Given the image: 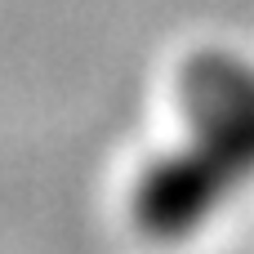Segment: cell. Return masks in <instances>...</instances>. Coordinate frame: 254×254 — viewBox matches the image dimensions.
I'll list each match as a JSON object with an SVG mask.
<instances>
[{
    "instance_id": "cell-1",
    "label": "cell",
    "mask_w": 254,
    "mask_h": 254,
    "mask_svg": "<svg viewBox=\"0 0 254 254\" xmlns=\"http://www.w3.org/2000/svg\"><path fill=\"white\" fill-rule=\"evenodd\" d=\"M183 143L152 152L129 183V223L156 246H183L254 183V58L196 49L179 67Z\"/></svg>"
}]
</instances>
